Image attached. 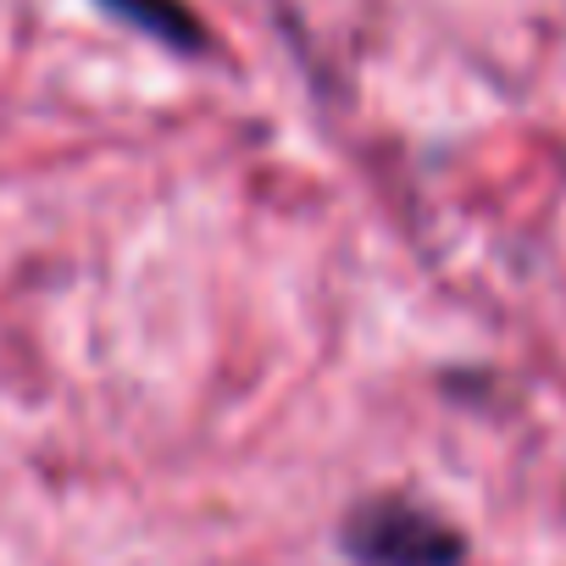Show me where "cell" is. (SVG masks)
Segmentation results:
<instances>
[{"label": "cell", "instance_id": "6da1fadb", "mask_svg": "<svg viewBox=\"0 0 566 566\" xmlns=\"http://www.w3.org/2000/svg\"><path fill=\"white\" fill-rule=\"evenodd\" d=\"M339 544L356 566H461L467 560V538L444 516L400 494L356 505L339 527Z\"/></svg>", "mask_w": 566, "mask_h": 566}, {"label": "cell", "instance_id": "7a4b0ae2", "mask_svg": "<svg viewBox=\"0 0 566 566\" xmlns=\"http://www.w3.org/2000/svg\"><path fill=\"white\" fill-rule=\"evenodd\" d=\"M90 7H101L112 23L178 51V56H206L211 51V29L200 23V12L189 7V0H90Z\"/></svg>", "mask_w": 566, "mask_h": 566}]
</instances>
